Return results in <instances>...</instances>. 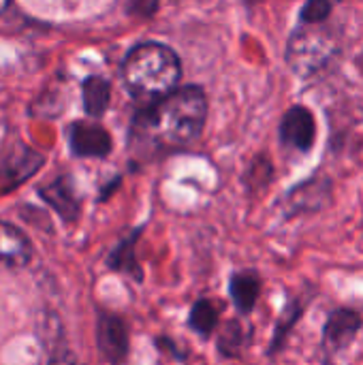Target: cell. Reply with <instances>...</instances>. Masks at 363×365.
<instances>
[{
    "label": "cell",
    "mask_w": 363,
    "mask_h": 365,
    "mask_svg": "<svg viewBox=\"0 0 363 365\" xmlns=\"http://www.w3.org/2000/svg\"><path fill=\"white\" fill-rule=\"evenodd\" d=\"M208 118V101L201 88L173 90L163 101L137 115V128L152 143L182 148L199 139Z\"/></svg>",
    "instance_id": "obj_1"
},
{
    "label": "cell",
    "mask_w": 363,
    "mask_h": 365,
    "mask_svg": "<svg viewBox=\"0 0 363 365\" xmlns=\"http://www.w3.org/2000/svg\"><path fill=\"white\" fill-rule=\"evenodd\" d=\"M180 75L182 68L178 56L158 43L137 45L122 64V77L131 94L152 105L175 90Z\"/></svg>",
    "instance_id": "obj_2"
},
{
    "label": "cell",
    "mask_w": 363,
    "mask_h": 365,
    "mask_svg": "<svg viewBox=\"0 0 363 365\" xmlns=\"http://www.w3.org/2000/svg\"><path fill=\"white\" fill-rule=\"evenodd\" d=\"M340 51V36L332 26H300L289 36L285 60L297 77L312 79L332 68Z\"/></svg>",
    "instance_id": "obj_3"
},
{
    "label": "cell",
    "mask_w": 363,
    "mask_h": 365,
    "mask_svg": "<svg viewBox=\"0 0 363 365\" xmlns=\"http://www.w3.org/2000/svg\"><path fill=\"white\" fill-rule=\"evenodd\" d=\"M363 331V312L355 306L338 304L327 310L317 344V364L338 365L355 346Z\"/></svg>",
    "instance_id": "obj_4"
},
{
    "label": "cell",
    "mask_w": 363,
    "mask_h": 365,
    "mask_svg": "<svg viewBox=\"0 0 363 365\" xmlns=\"http://www.w3.org/2000/svg\"><path fill=\"white\" fill-rule=\"evenodd\" d=\"M336 205V182L323 169H317L306 180L293 184L278 201V212L285 222L319 216Z\"/></svg>",
    "instance_id": "obj_5"
},
{
    "label": "cell",
    "mask_w": 363,
    "mask_h": 365,
    "mask_svg": "<svg viewBox=\"0 0 363 365\" xmlns=\"http://www.w3.org/2000/svg\"><path fill=\"white\" fill-rule=\"evenodd\" d=\"M319 295H321V287L308 278H304L295 289L287 291L285 304L274 321L272 338L267 342V351H265L267 359H278L289 349V342H291L297 325L306 319V314L310 312V308L315 306Z\"/></svg>",
    "instance_id": "obj_6"
},
{
    "label": "cell",
    "mask_w": 363,
    "mask_h": 365,
    "mask_svg": "<svg viewBox=\"0 0 363 365\" xmlns=\"http://www.w3.org/2000/svg\"><path fill=\"white\" fill-rule=\"evenodd\" d=\"M278 137L285 150L308 156L317 145V118L306 105H293L285 111Z\"/></svg>",
    "instance_id": "obj_7"
},
{
    "label": "cell",
    "mask_w": 363,
    "mask_h": 365,
    "mask_svg": "<svg viewBox=\"0 0 363 365\" xmlns=\"http://www.w3.org/2000/svg\"><path fill=\"white\" fill-rule=\"evenodd\" d=\"M96 344L109 365H122L128 355V329L122 317L101 310L96 319Z\"/></svg>",
    "instance_id": "obj_8"
},
{
    "label": "cell",
    "mask_w": 363,
    "mask_h": 365,
    "mask_svg": "<svg viewBox=\"0 0 363 365\" xmlns=\"http://www.w3.org/2000/svg\"><path fill=\"white\" fill-rule=\"evenodd\" d=\"M43 167V156L30 148H17L0 163V195L11 192Z\"/></svg>",
    "instance_id": "obj_9"
},
{
    "label": "cell",
    "mask_w": 363,
    "mask_h": 365,
    "mask_svg": "<svg viewBox=\"0 0 363 365\" xmlns=\"http://www.w3.org/2000/svg\"><path fill=\"white\" fill-rule=\"evenodd\" d=\"M263 293V278L257 269H240L229 278V297L242 319H248Z\"/></svg>",
    "instance_id": "obj_10"
},
{
    "label": "cell",
    "mask_w": 363,
    "mask_h": 365,
    "mask_svg": "<svg viewBox=\"0 0 363 365\" xmlns=\"http://www.w3.org/2000/svg\"><path fill=\"white\" fill-rule=\"evenodd\" d=\"M71 150L77 156H90V158H105L111 152V135L90 122H75L68 130Z\"/></svg>",
    "instance_id": "obj_11"
},
{
    "label": "cell",
    "mask_w": 363,
    "mask_h": 365,
    "mask_svg": "<svg viewBox=\"0 0 363 365\" xmlns=\"http://www.w3.org/2000/svg\"><path fill=\"white\" fill-rule=\"evenodd\" d=\"M41 199L49 203V207L64 220V222H75L81 212V201L75 190V184L68 175L58 178L56 182L43 186L39 190Z\"/></svg>",
    "instance_id": "obj_12"
},
{
    "label": "cell",
    "mask_w": 363,
    "mask_h": 365,
    "mask_svg": "<svg viewBox=\"0 0 363 365\" xmlns=\"http://www.w3.org/2000/svg\"><path fill=\"white\" fill-rule=\"evenodd\" d=\"M32 259V244L21 229L0 220V263L6 267H24Z\"/></svg>",
    "instance_id": "obj_13"
},
{
    "label": "cell",
    "mask_w": 363,
    "mask_h": 365,
    "mask_svg": "<svg viewBox=\"0 0 363 365\" xmlns=\"http://www.w3.org/2000/svg\"><path fill=\"white\" fill-rule=\"evenodd\" d=\"M255 338V327L242 323V319H231L225 323L223 331H218L216 349L225 359H242V355L250 349Z\"/></svg>",
    "instance_id": "obj_14"
},
{
    "label": "cell",
    "mask_w": 363,
    "mask_h": 365,
    "mask_svg": "<svg viewBox=\"0 0 363 365\" xmlns=\"http://www.w3.org/2000/svg\"><path fill=\"white\" fill-rule=\"evenodd\" d=\"M43 342L47 346V365H79L73 351L66 346L64 329L58 321V317L47 314L45 325H41Z\"/></svg>",
    "instance_id": "obj_15"
},
{
    "label": "cell",
    "mask_w": 363,
    "mask_h": 365,
    "mask_svg": "<svg viewBox=\"0 0 363 365\" xmlns=\"http://www.w3.org/2000/svg\"><path fill=\"white\" fill-rule=\"evenodd\" d=\"M139 235H141V229L131 231L128 235H124L116 244V248L107 257V267L109 269H116L120 274H126L135 282H141L143 280V272H141V267L137 263V257H135V242H137Z\"/></svg>",
    "instance_id": "obj_16"
},
{
    "label": "cell",
    "mask_w": 363,
    "mask_h": 365,
    "mask_svg": "<svg viewBox=\"0 0 363 365\" xmlns=\"http://www.w3.org/2000/svg\"><path fill=\"white\" fill-rule=\"evenodd\" d=\"M276 178V169H274V163L267 154H259L250 160L248 169L244 171V186H246V192L250 197H261L274 182Z\"/></svg>",
    "instance_id": "obj_17"
},
{
    "label": "cell",
    "mask_w": 363,
    "mask_h": 365,
    "mask_svg": "<svg viewBox=\"0 0 363 365\" xmlns=\"http://www.w3.org/2000/svg\"><path fill=\"white\" fill-rule=\"evenodd\" d=\"M188 325L201 338H210L218 327V310L210 299H199L190 308Z\"/></svg>",
    "instance_id": "obj_18"
},
{
    "label": "cell",
    "mask_w": 363,
    "mask_h": 365,
    "mask_svg": "<svg viewBox=\"0 0 363 365\" xmlns=\"http://www.w3.org/2000/svg\"><path fill=\"white\" fill-rule=\"evenodd\" d=\"M109 105V83L101 77H90L83 83V109L88 115L98 118Z\"/></svg>",
    "instance_id": "obj_19"
},
{
    "label": "cell",
    "mask_w": 363,
    "mask_h": 365,
    "mask_svg": "<svg viewBox=\"0 0 363 365\" xmlns=\"http://www.w3.org/2000/svg\"><path fill=\"white\" fill-rule=\"evenodd\" d=\"M334 11L332 0H306L302 11H300V24L302 26H317L325 24Z\"/></svg>",
    "instance_id": "obj_20"
},
{
    "label": "cell",
    "mask_w": 363,
    "mask_h": 365,
    "mask_svg": "<svg viewBox=\"0 0 363 365\" xmlns=\"http://www.w3.org/2000/svg\"><path fill=\"white\" fill-rule=\"evenodd\" d=\"M158 6V0H133L131 11L139 13V15H152Z\"/></svg>",
    "instance_id": "obj_21"
},
{
    "label": "cell",
    "mask_w": 363,
    "mask_h": 365,
    "mask_svg": "<svg viewBox=\"0 0 363 365\" xmlns=\"http://www.w3.org/2000/svg\"><path fill=\"white\" fill-rule=\"evenodd\" d=\"M6 4H9V0H0V13H2L4 9H6Z\"/></svg>",
    "instance_id": "obj_22"
}]
</instances>
